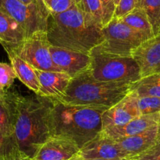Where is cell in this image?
<instances>
[{"instance_id": "cell-1", "label": "cell", "mask_w": 160, "mask_h": 160, "mask_svg": "<svg viewBox=\"0 0 160 160\" xmlns=\"http://www.w3.org/2000/svg\"><path fill=\"white\" fill-rule=\"evenodd\" d=\"M14 137L23 159H34L41 147L52 137L51 98L12 92Z\"/></svg>"}, {"instance_id": "cell-38", "label": "cell", "mask_w": 160, "mask_h": 160, "mask_svg": "<svg viewBox=\"0 0 160 160\" xmlns=\"http://www.w3.org/2000/svg\"><path fill=\"white\" fill-rule=\"evenodd\" d=\"M121 160H130V159H121Z\"/></svg>"}, {"instance_id": "cell-37", "label": "cell", "mask_w": 160, "mask_h": 160, "mask_svg": "<svg viewBox=\"0 0 160 160\" xmlns=\"http://www.w3.org/2000/svg\"><path fill=\"white\" fill-rule=\"evenodd\" d=\"M23 160H35L34 159H27V158H24V159H23Z\"/></svg>"}, {"instance_id": "cell-24", "label": "cell", "mask_w": 160, "mask_h": 160, "mask_svg": "<svg viewBox=\"0 0 160 160\" xmlns=\"http://www.w3.org/2000/svg\"><path fill=\"white\" fill-rule=\"evenodd\" d=\"M17 78V74L11 63L0 62V95L7 93Z\"/></svg>"}, {"instance_id": "cell-36", "label": "cell", "mask_w": 160, "mask_h": 160, "mask_svg": "<svg viewBox=\"0 0 160 160\" xmlns=\"http://www.w3.org/2000/svg\"><path fill=\"white\" fill-rule=\"evenodd\" d=\"M114 1H115L116 6H117V4H118V3H119V2H120V0H114Z\"/></svg>"}, {"instance_id": "cell-12", "label": "cell", "mask_w": 160, "mask_h": 160, "mask_svg": "<svg viewBox=\"0 0 160 160\" xmlns=\"http://www.w3.org/2000/svg\"><path fill=\"white\" fill-rule=\"evenodd\" d=\"M77 156L85 159L120 160L128 159V156L119 146L117 141L100 134L81 148Z\"/></svg>"}, {"instance_id": "cell-18", "label": "cell", "mask_w": 160, "mask_h": 160, "mask_svg": "<svg viewBox=\"0 0 160 160\" xmlns=\"http://www.w3.org/2000/svg\"><path fill=\"white\" fill-rule=\"evenodd\" d=\"M10 61L11 65L13 67L17 78L28 87L30 90L35 94L38 92L40 88L38 78L36 73V69L34 68L27 61L16 54L12 50L5 48Z\"/></svg>"}, {"instance_id": "cell-11", "label": "cell", "mask_w": 160, "mask_h": 160, "mask_svg": "<svg viewBox=\"0 0 160 160\" xmlns=\"http://www.w3.org/2000/svg\"><path fill=\"white\" fill-rule=\"evenodd\" d=\"M142 78L160 72V33L142 42L132 53Z\"/></svg>"}, {"instance_id": "cell-8", "label": "cell", "mask_w": 160, "mask_h": 160, "mask_svg": "<svg viewBox=\"0 0 160 160\" xmlns=\"http://www.w3.org/2000/svg\"><path fill=\"white\" fill-rule=\"evenodd\" d=\"M50 46L51 44L48 41L46 31H38L26 38L16 48H6L12 50L36 70L62 72L53 62Z\"/></svg>"}, {"instance_id": "cell-5", "label": "cell", "mask_w": 160, "mask_h": 160, "mask_svg": "<svg viewBox=\"0 0 160 160\" xmlns=\"http://www.w3.org/2000/svg\"><path fill=\"white\" fill-rule=\"evenodd\" d=\"M88 71L95 79L107 82H137L142 79L140 67L132 56H120L92 51Z\"/></svg>"}, {"instance_id": "cell-20", "label": "cell", "mask_w": 160, "mask_h": 160, "mask_svg": "<svg viewBox=\"0 0 160 160\" xmlns=\"http://www.w3.org/2000/svg\"><path fill=\"white\" fill-rule=\"evenodd\" d=\"M0 131L14 136V104L12 92L0 95Z\"/></svg>"}, {"instance_id": "cell-32", "label": "cell", "mask_w": 160, "mask_h": 160, "mask_svg": "<svg viewBox=\"0 0 160 160\" xmlns=\"http://www.w3.org/2000/svg\"><path fill=\"white\" fill-rule=\"evenodd\" d=\"M19 1L25 3V4H31V3L37 1V0H19Z\"/></svg>"}, {"instance_id": "cell-35", "label": "cell", "mask_w": 160, "mask_h": 160, "mask_svg": "<svg viewBox=\"0 0 160 160\" xmlns=\"http://www.w3.org/2000/svg\"><path fill=\"white\" fill-rule=\"evenodd\" d=\"M73 1L74 2L75 4L78 5V6H79L80 3H81V0H73Z\"/></svg>"}, {"instance_id": "cell-22", "label": "cell", "mask_w": 160, "mask_h": 160, "mask_svg": "<svg viewBox=\"0 0 160 160\" xmlns=\"http://www.w3.org/2000/svg\"><path fill=\"white\" fill-rule=\"evenodd\" d=\"M21 156L14 136H8L0 131V160ZM23 158V157H22Z\"/></svg>"}, {"instance_id": "cell-17", "label": "cell", "mask_w": 160, "mask_h": 160, "mask_svg": "<svg viewBox=\"0 0 160 160\" xmlns=\"http://www.w3.org/2000/svg\"><path fill=\"white\" fill-rule=\"evenodd\" d=\"M26 38L22 27L0 9V44L4 48H16Z\"/></svg>"}, {"instance_id": "cell-30", "label": "cell", "mask_w": 160, "mask_h": 160, "mask_svg": "<svg viewBox=\"0 0 160 160\" xmlns=\"http://www.w3.org/2000/svg\"><path fill=\"white\" fill-rule=\"evenodd\" d=\"M100 1L102 5L103 23L105 26L114 17L117 6H116L114 0H100Z\"/></svg>"}, {"instance_id": "cell-21", "label": "cell", "mask_w": 160, "mask_h": 160, "mask_svg": "<svg viewBox=\"0 0 160 160\" xmlns=\"http://www.w3.org/2000/svg\"><path fill=\"white\" fill-rule=\"evenodd\" d=\"M138 96H155L160 98V72L142 78L132 86Z\"/></svg>"}, {"instance_id": "cell-28", "label": "cell", "mask_w": 160, "mask_h": 160, "mask_svg": "<svg viewBox=\"0 0 160 160\" xmlns=\"http://www.w3.org/2000/svg\"><path fill=\"white\" fill-rule=\"evenodd\" d=\"M50 11V13H59L70 9L74 2L73 0H42Z\"/></svg>"}, {"instance_id": "cell-13", "label": "cell", "mask_w": 160, "mask_h": 160, "mask_svg": "<svg viewBox=\"0 0 160 160\" xmlns=\"http://www.w3.org/2000/svg\"><path fill=\"white\" fill-rule=\"evenodd\" d=\"M80 148L71 141L52 136L40 148L35 160H71L76 157Z\"/></svg>"}, {"instance_id": "cell-31", "label": "cell", "mask_w": 160, "mask_h": 160, "mask_svg": "<svg viewBox=\"0 0 160 160\" xmlns=\"http://www.w3.org/2000/svg\"><path fill=\"white\" fill-rule=\"evenodd\" d=\"M71 160H105V159H85V158H81L78 157V156H76L75 158H73V159ZM121 160V159H120Z\"/></svg>"}, {"instance_id": "cell-34", "label": "cell", "mask_w": 160, "mask_h": 160, "mask_svg": "<svg viewBox=\"0 0 160 160\" xmlns=\"http://www.w3.org/2000/svg\"><path fill=\"white\" fill-rule=\"evenodd\" d=\"M5 160H23V158L21 156H18V157H13V158H10V159H7Z\"/></svg>"}, {"instance_id": "cell-23", "label": "cell", "mask_w": 160, "mask_h": 160, "mask_svg": "<svg viewBox=\"0 0 160 160\" xmlns=\"http://www.w3.org/2000/svg\"><path fill=\"white\" fill-rule=\"evenodd\" d=\"M78 6L84 13L92 17L98 24L104 26L102 5L100 0H81Z\"/></svg>"}, {"instance_id": "cell-40", "label": "cell", "mask_w": 160, "mask_h": 160, "mask_svg": "<svg viewBox=\"0 0 160 160\" xmlns=\"http://www.w3.org/2000/svg\"><path fill=\"white\" fill-rule=\"evenodd\" d=\"M130 160H131V159H130Z\"/></svg>"}, {"instance_id": "cell-9", "label": "cell", "mask_w": 160, "mask_h": 160, "mask_svg": "<svg viewBox=\"0 0 160 160\" xmlns=\"http://www.w3.org/2000/svg\"><path fill=\"white\" fill-rule=\"evenodd\" d=\"M138 95L131 91L121 101L108 109L102 115V131L113 127H121L141 116Z\"/></svg>"}, {"instance_id": "cell-7", "label": "cell", "mask_w": 160, "mask_h": 160, "mask_svg": "<svg viewBox=\"0 0 160 160\" xmlns=\"http://www.w3.org/2000/svg\"><path fill=\"white\" fill-rule=\"evenodd\" d=\"M0 9L22 27L26 38L38 31H46L50 11L42 0L31 4L19 0H0Z\"/></svg>"}, {"instance_id": "cell-19", "label": "cell", "mask_w": 160, "mask_h": 160, "mask_svg": "<svg viewBox=\"0 0 160 160\" xmlns=\"http://www.w3.org/2000/svg\"><path fill=\"white\" fill-rule=\"evenodd\" d=\"M120 19L137 31L142 36L144 42L155 35L152 23L144 8H136Z\"/></svg>"}, {"instance_id": "cell-6", "label": "cell", "mask_w": 160, "mask_h": 160, "mask_svg": "<svg viewBox=\"0 0 160 160\" xmlns=\"http://www.w3.org/2000/svg\"><path fill=\"white\" fill-rule=\"evenodd\" d=\"M104 41L92 51L109 53L120 56H131L142 42V36L122 21L113 17L102 28Z\"/></svg>"}, {"instance_id": "cell-25", "label": "cell", "mask_w": 160, "mask_h": 160, "mask_svg": "<svg viewBox=\"0 0 160 160\" xmlns=\"http://www.w3.org/2000/svg\"><path fill=\"white\" fill-rule=\"evenodd\" d=\"M145 9L152 26L155 35L160 31V0H143Z\"/></svg>"}, {"instance_id": "cell-33", "label": "cell", "mask_w": 160, "mask_h": 160, "mask_svg": "<svg viewBox=\"0 0 160 160\" xmlns=\"http://www.w3.org/2000/svg\"><path fill=\"white\" fill-rule=\"evenodd\" d=\"M158 139L160 140V118L158 123Z\"/></svg>"}, {"instance_id": "cell-39", "label": "cell", "mask_w": 160, "mask_h": 160, "mask_svg": "<svg viewBox=\"0 0 160 160\" xmlns=\"http://www.w3.org/2000/svg\"><path fill=\"white\" fill-rule=\"evenodd\" d=\"M159 33H160V31H159Z\"/></svg>"}, {"instance_id": "cell-29", "label": "cell", "mask_w": 160, "mask_h": 160, "mask_svg": "<svg viewBox=\"0 0 160 160\" xmlns=\"http://www.w3.org/2000/svg\"><path fill=\"white\" fill-rule=\"evenodd\" d=\"M131 160H160V140H158L154 145L148 148L147 151L135 157Z\"/></svg>"}, {"instance_id": "cell-26", "label": "cell", "mask_w": 160, "mask_h": 160, "mask_svg": "<svg viewBox=\"0 0 160 160\" xmlns=\"http://www.w3.org/2000/svg\"><path fill=\"white\" fill-rule=\"evenodd\" d=\"M138 105L141 115L160 112L159 97L138 96Z\"/></svg>"}, {"instance_id": "cell-16", "label": "cell", "mask_w": 160, "mask_h": 160, "mask_svg": "<svg viewBox=\"0 0 160 160\" xmlns=\"http://www.w3.org/2000/svg\"><path fill=\"white\" fill-rule=\"evenodd\" d=\"M160 112L141 115L127 124L103 130L102 134L112 139H120L141 134L149 128L158 125Z\"/></svg>"}, {"instance_id": "cell-4", "label": "cell", "mask_w": 160, "mask_h": 160, "mask_svg": "<svg viewBox=\"0 0 160 160\" xmlns=\"http://www.w3.org/2000/svg\"><path fill=\"white\" fill-rule=\"evenodd\" d=\"M132 83L95 79L88 70L73 78L65 93L56 98L65 104L111 108L132 91Z\"/></svg>"}, {"instance_id": "cell-14", "label": "cell", "mask_w": 160, "mask_h": 160, "mask_svg": "<svg viewBox=\"0 0 160 160\" xmlns=\"http://www.w3.org/2000/svg\"><path fill=\"white\" fill-rule=\"evenodd\" d=\"M40 88L36 95L58 98L65 93L72 78L64 72L36 70Z\"/></svg>"}, {"instance_id": "cell-3", "label": "cell", "mask_w": 160, "mask_h": 160, "mask_svg": "<svg viewBox=\"0 0 160 160\" xmlns=\"http://www.w3.org/2000/svg\"><path fill=\"white\" fill-rule=\"evenodd\" d=\"M51 134L71 141L81 149L102 131V115L107 107L74 106L52 98Z\"/></svg>"}, {"instance_id": "cell-27", "label": "cell", "mask_w": 160, "mask_h": 160, "mask_svg": "<svg viewBox=\"0 0 160 160\" xmlns=\"http://www.w3.org/2000/svg\"><path fill=\"white\" fill-rule=\"evenodd\" d=\"M143 8V0H120L116 7L114 17L122 18L136 8Z\"/></svg>"}, {"instance_id": "cell-10", "label": "cell", "mask_w": 160, "mask_h": 160, "mask_svg": "<svg viewBox=\"0 0 160 160\" xmlns=\"http://www.w3.org/2000/svg\"><path fill=\"white\" fill-rule=\"evenodd\" d=\"M50 52L54 63L72 78L90 67L92 62L90 54L53 45L50 46Z\"/></svg>"}, {"instance_id": "cell-2", "label": "cell", "mask_w": 160, "mask_h": 160, "mask_svg": "<svg viewBox=\"0 0 160 160\" xmlns=\"http://www.w3.org/2000/svg\"><path fill=\"white\" fill-rule=\"evenodd\" d=\"M102 28L74 4L64 12L50 13L46 32L51 45L90 54L104 41Z\"/></svg>"}, {"instance_id": "cell-15", "label": "cell", "mask_w": 160, "mask_h": 160, "mask_svg": "<svg viewBox=\"0 0 160 160\" xmlns=\"http://www.w3.org/2000/svg\"><path fill=\"white\" fill-rule=\"evenodd\" d=\"M114 140L117 141L119 146L127 155L128 159H131L145 152L159 140L158 125L149 128L141 134Z\"/></svg>"}]
</instances>
